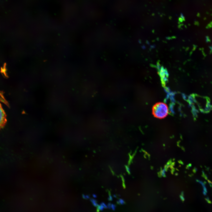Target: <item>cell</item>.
<instances>
[{
	"instance_id": "obj_1",
	"label": "cell",
	"mask_w": 212,
	"mask_h": 212,
	"mask_svg": "<svg viewBox=\"0 0 212 212\" xmlns=\"http://www.w3.org/2000/svg\"><path fill=\"white\" fill-rule=\"evenodd\" d=\"M152 112L156 118L163 119L166 117L168 113V109L167 105L162 102H158L153 106Z\"/></svg>"
},
{
	"instance_id": "obj_2",
	"label": "cell",
	"mask_w": 212,
	"mask_h": 212,
	"mask_svg": "<svg viewBox=\"0 0 212 212\" xmlns=\"http://www.w3.org/2000/svg\"><path fill=\"white\" fill-rule=\"evenodd\" d=\"M6 122V115L0 103V130L4 127Z\"/></svg>"
},
{
	"instance_id": "obj_3",
	"label": "cell",
	"mask_w": 212,
	"mask_h": 212,
	"mask_svg": "<svg viewBox=\"0 0 212 212\" xmlns=\"http://www.w3.org/2000/svg\"><path fill=\"white\" fill-rule=\"evenodd\" d=\"M120 176L122 179V185L124 188H125V180L123 176L122 175H120Z\"/></svg>"
},
{
	"instance_id": "obj_4",
	"label": "cell",
	"mask_w": 212,
	"mask_h": 212,
	"mask_svg": "<svg viewBox=\"0 0 212 212\" xmlns=\"http://www.w3.org/2000/svg\"><path fill=\"white\" fill-rule=\"evenodd\" d=\"M156 66L158 70L159 71H160L161 69V67H160V64L158 62L157 63Z\"/></svg>"
},
{
	"instance_id": "obj_5",
	"label": "cell",
	"mask_w": 212,
	"mask_h": 212,
	"mask_svg": "<svg viewBox=\"0 0 212 212\" xmlns=\"http://www.w3.org/2000/svg\"><path fill=\"white\" fill-rule=\"evenodd\" d=\"M125 166L126 170L127 171V173H128V174H130V170L129 168L126 165H125Z\"/></svg>"
},
{
	"instance_id": "obj_6",
	"label": "cell",
	"mask_w": 212,
	"mask_h": 212,
	"mask_svg": "<svg viewBox=\"0 0 212 212\" xmlns=\"http://www.w3.org/2000/svg\"><path fill=\"white\" fill-rule=\"evenodd\" d=\"M120 203L121 204H123L124 203V201L122 199H120Z\"/></svg>"
},
{
	"instance_id": "obj_7",
	"label": "cell",
	"mask_w": 212,
	"mask_h": 212,
	"mask_svg": "<svg viewBox=\"0 0 212 212\" xmlns=\"http://www.w3.org/2000/svg\"><path fill=\"white\" fill-rule=\"evenodd\" d=\"M112 208L113 209H114L115 208V206L114 205H112Z\"/></svg>"
}]
</instances>
